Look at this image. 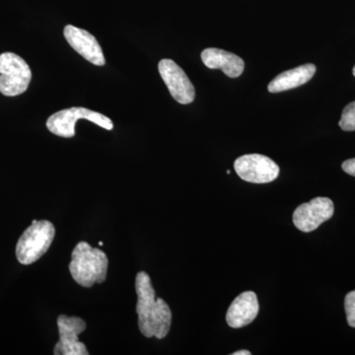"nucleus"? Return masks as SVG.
<instances>
[{
    "label": "nucleus",
    "mask_w": 355,
    "mask_h": 355,
    "mask_svg": "<svg viewBox=\"0 0 355 355\" xmlns=\"http://www.w3.org/2000/svg\"><path fill=\"white\" fill-rule=\"evenodd\" d=\"M135 291L137 294V313L140 333L146 338L155 336L162 340L171 328V309L162 298L156 299L153 282L146 272L137 273Z\"/></svg>",
    "instance_id": "1"
},
{
    "label": "nucleus",
    "mask_w": 355,
    "mask_h": 355,
    "mask_svg": "<svg viewBox=\"0 0 355 355\" xmlns=\"http://www.w3.org/2000/svg\"><path fill=\"white\" fill-rule=\"evenodd\" d=\"M108 266V257L102 250L80 242L72 252L69 270L76 284L91 287L106 280Z\"/></svg>",
    "instance_id": "2"
},
{
    "label": "nucleus",
    "mask_w": 355,
    "mask_h": 355,
    "mask_svg": "<svg viewBox=\"0 0 355 355\" xmlns=\"http://www.w3.org/2000/svg\"><path fill=\"white\" fill-rule=\"evenodd\" d=\"M55 235L53 224L46 220H33L16 246V257L22 265H31L50 249Z\"/></svg>",
    "instance_id": "3"
},
{
    "label": "nucleus",
    "mask_w": 355,
    "mask_h": 355,
    "mask_svg": "<svg viewBox=\"0 0 355 355\" xmlns=\"http://www.w3.org/2000/svg\"><path fill=\"white\" fill-rule=\"evenodd\" d=\"M32 72L27 62L13 53L0 55V93L14 97L24 93L31 83Z\"/></svg>",
    "instance_id": "4"
},
{
    "label": "nucleus",
    "mask_w": 355,
    "mask_h": 355,
    "mask_svg": "<svg viewBox=\"0 0 355 355\" xmlns=\"http://www.w3.org/2000/svg\"><path fill=\"white\" fill-rule=\"evenodd\" d=\"M80 119L92 121L105 130H112L114 128L113 121L108 116L81 107L62 110L51 114L46 121V128L53 135L69 139L76 135V123Z\"/></svg>",
    "instance_id": "5"
},
{
    "label": "nucleus",
    "mask_w": 355,
    "mask_h": 355,
    "mask_svg": "<svg viewBox=\"0 0 355 355\" xmlns=\"http://www.w3.org/2000/svg\"><path fill=\"white\" fill-rule=\"evenodd\" d=\"M234 169L242 180L253 184L270 183L279 175V165L261 154H247L236 159Z\"/></svg>",
    "instance_id": "6"
},
{
    "label": "nucleus",
    "mask_w": 355,
    "mask_h": 355,
    "mask_svg": "<svg viewBox=\"0 0 355 355\" xmlns=\"http://www.w3.org/2000/svg\"><path fill=\"white\" fill-rule=\"evenodd\" d=\"M335 207L328 198H313L309 202L299 205L293 214V223L302 232L316 230L322 223L334 216Z\"/></svg>",
    "instance_id": "7"
},
{
    "label": "nucleus",
    "mask_w": 355,
    "mask_h": 355,
    "mask_svg": "<svg viewBox=\"0 0 355 355\" xmlns=\"http://www.w3.org/2000/svg\"><path fill=\"white\" fill-rule=\"evenodd\" d=\"M60 340L53 349L55 355H88L87 347L79 342L78 336L86 330V323L78 317H58Z\"/></svg>",
    "instance_id": "8"
},
{
    "label": "nucleus",
    "mask_w": 355,
    "mask_h": 355,
    "mask_svg": "<svg viewBox=\"0 0 355 355\" xmlns=\"http://www.w3.org/2000/svg\"><path fill=\"white\" fill-rule=\"evenodd\" d=\"M159 72L162 77L170 94L180 104L187 105L193 102L196 97L195 87L183 69L172 60H161L158 65Z\"/></svg>",
    "instance_id": "9"
},
{
    "label": "nucleus",
    "mask_w": 355,
    "mask_h": 355,
    "mask_svg": "<svg viewBox=\"0 0 355 355\" xmlns=\"http://www.w3.org/2000/svg\"><path fill=\"white\" fill-rule=\"evenodd\" d=\"M64 33L67 43L86 60L98 67L105 64L106 60L101 46L92 34L72 25H67Z\"/></svg>",
    "instance_id": "10"
},
{
    "label": "nucleus",
    "mask_w": 355,
    "mask_h": 355,
    "mask_svg": "<svg viewBox=\"0 0 355 355\" xmlns=\"http://www.w3.org/2000/svg\"><path fill=\"white\" fill-rule=\"evenodd\" d=\"M260 310L258 297L253 291L243 292L230 305L226 314V322L233 329L248 326L256 319Z\"/></svg>",
    "instance_id": "11"
},
{
    "label": "nucleus",
    "mask_w": 355,
    "mask_h": 355,
    "mask_svg": "<svg viewBox=\"0 0 355 355\" xmlns=\"http://www.w3.org/2000/svg\"><path fill=\"white\" fill-rule=\"evenodd\" d=\"M202 60L210 69H221L231 78L239 77L244 71V60L234 53L220 49H205L202 53Z\"/></svg>",
    "instance_id": "12"
},
{
    "label": "nucleus",
    "mask_w": 355,
    "mask_h": 355,
    "mask_svg": "<svg viewBox=\"0 0 355 355\" xmlns=\"http://www.w3.org/2000/svg\"><path fill=\"white\" fill-rule=\"evenodd\" d=\"M315 73H316V67L312 64L300 65L296 69L287 70L282 72L268 84V91L270 93H279L299 87L310 81Z\"/></svg>",
    "instance_id": "13"
},
{
    "label": "nucleus",
    "mask_w": 355,
    "mask_h": 355,
    "mask_svg": "<svg viewBox=\"0 0 355 355\" xmlns=\"http://www.w3.org/2000/svg\"><path fill=\"white\" fill-rule=\"evenodd\" d=\"M340 128L345 132H354L355 130V102L349 103L343 109L340 123Z\"/></svg>",
    "instance_id": "14"
},
{
    "label": "nucleus",
    "mask_w": 355,
    "mask_h": 355,
    "mask_svg": "<svg viewBox=\"0 0 355 355\" xmlns=\"http://www.w3.org/2000/svg\"><path fill=\"white\" fill-rule=\"evenodd\" d=\"M345 309L347 324L355 328V291L347 294L345 299Z\"/></svg>",
    "instance_id": "15"
},
{
    "label": "nucleus",
    "mask_w": 355,
    "mask_h": 355,
    "mask_svg": "<svg viewBox=\"0 0 355 355\" xmlns=\"http://www.w3.org/2000/svg\"><path fill=\"white\" fill-rule=\"evenodd\" d=\"M343 170L350 176L355 177V158L349 159V160L345 161L342 165Z\"/></svg>",
    "instance_id": "16"
},
{
    "label": "nucleus",
    "mask_w": 355,
    "mask_h": 355,
    "mask_svg": "<svg viewBox=\"0 0 355 355\" xmlns=\"http://www.w3.org/2000/svg\"><path fill=\"white\" fill-rule=\"evenodd\" d=\"M232 355H251V352L248 350H239V352H233Z\"/></svg>",
    "instance_id": "17"
},
{
    "label": "nucleus",
    "mask_w": 355,
    "mask_h": 355,
    "mask_svg": "<svg viewBox=\"0 0 355 355\" xmlns=\"http://www.w3.org/2000/svg\"><path fill=\"white\" fill-rule=\"evenodd\" d=\"M99 245H100V246H103V245H104V243H103V242H100V243H99Z\"/></svg>",
    "instance_id": "18"
},
{
    "label": "nucleus",
    "mask_w": 355,
    "mask_h": 355,
    "mask_svg": "<svg viewBox=\"0 0 355 355\" xmlns=\"http://www.w3.org/2000/svg\"><path fill=\"white\" fill-rule=\"evenodd\" d=\"M352 72H354V76L355 77V67H354V70H352Z\"/></svg>",
    "instance_id": "19"
},
{
    "label": "nucleus",
    "mask_w": 355,
    "mask_h": 355,
    "mask_svg": "<svg viewBox=\"0 0 355 355\" xmlns=\"http://www.w3.org/2000/svg\"><path fill=\"white\" fill-rule=\"evenodd\" d=\"M226 173H227V174H231L230 170H227V171H226Z\"/></svg>",
    "instance_id": "20"
}]
</instances>
